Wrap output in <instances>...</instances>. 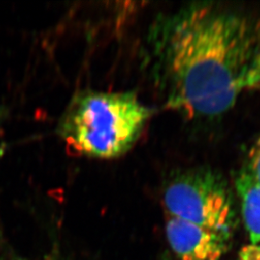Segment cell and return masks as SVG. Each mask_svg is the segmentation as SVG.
<instances>
[{
    "label": "cell",
    "mask_w": 260,
    "mask_h": 260,
    "mask_svg": "<svg viewBox=\"0 0 260 260\" xmlns=\"http://www.w3.org/2000/svg\"><path fill=\"white\" fill-rule=\"evenodd\" d=\"M148 48L154 85L187 118L219 117L260 87V24L241 12L193 3L160 16Z\"/></svg>",
    "instance_id": "6da1fadb"
},
{
    "label": "cell",
    "mask_w": 260,
    "mask_h": 260,
    "mask_svg": "<svg viewBox=\"0 0 260 260\" xmlns=\"http://www.w3.org/2000/svg\"><path fill=\"white\" fill-rule=\"evenodd\" d=\"M150 116L151 110L135 93L86 91L73 98L58 132L79 155L113 159L134 146Z\"/></svg>",
    "instance_id": "7a4b0ae2"
},
{
    "label": "cell",
    "mask_w": 260,
    "mask_h": 260,
    "mask_svg": "<svg viewBox=\"0 0 260 260\" xmlns=\"http://www.w3.org/2000/svg\"><path fill=\"white\" fill-rule=\"evenodd\" d=\"M168 216L229 237L235 224L233 194L226 180L209 168L181 170L173 175L163 191Z\"/></svg>",
    "instance_id": "3957f363"
},
{
    "label": "cell",
    "mask_w": 260,
    "mask_h": 260,
    "mask_svg": "<svg viewBox=\"0 0 260 260\" xmlns=\"http://www.w3.org/2000/svg\"><path fill=\"white\" fill-rule=\"evenodd\" d=\"M166 236L178 260H220L229 239L221 233L170 216Z\"/></svg>",
    "instance_id": "277c9868"
},
{
    "label": "cell",
    "mask_w": 260,
    "mask_h": 260,
    "mask_svg": "<svg viewBox=\"0 0 260 260\" xmlns=\"http://www.w3.org/2000/svg\"><path fill=\"white\" fill-rule=\"evenodd\" d=\"M235 187L251 244L260 243V184L242 170L236 177Z\"/></svg>",
    "instance_id": "5b68a950"
},
{
    "label": "cell",
    "mask_w": 260,
    "mask_h": 260,
    "mask_svg": "<svg viewBox=\"0 0 260 260\" xmlns=\"http://www.w3.org/2000/svg\"><path fill=\"white\" fill-rule=\"evenodd\" d=\"M243 171L260 184V136L249 150L247 163Z\"/></svg>",
    "instance_id": "8992f818"
},
{
    "label": "cell",
    "mask_w": 260,
    "mask_h": 260,
    "mask_svg": "<svg viewBox=\"0 0 260 260\" xmlns=\"http://www.w3.org/2000/svg\"><path fill=\"white\" fill-rule=\"evenodd\" d=\"M239 260H260V243L243 247L239 252Z\"/></svg>",
    "instance_id": "52a82bcc"
}]
</instances>
